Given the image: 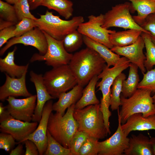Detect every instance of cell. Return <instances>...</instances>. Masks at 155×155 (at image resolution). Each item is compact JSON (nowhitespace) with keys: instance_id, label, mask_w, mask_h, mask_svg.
Here are the masks:
<instances>
[{"instance_id":"6da1fadb","label":"cell","mask_w":155,"mask_h":155,"mask_svg":"<svg viewBox=\"0 0 155 155\" xmlns=\"http://www.w3.org/2000/svg\"><path fill=\"white\" fill-rule=\"evenodd\" d=\"M104 60L95 51L87 47L75 53L68 65L78 84L83 87L106 67Z\"/></svg>"},{"instance_id":"7a4b0ae2","label":"cell","mask_w":155,"mask_h":155,"mask_svg":"<svg viewBox=\"0 0 155 155\" xmlns=\"http://www.w3.org/2000/svg\"><path fill=\"white\" fill-rule=\"evenodd\" d=\"M73 116L78 124V130L98 140L107 136L100 104L89 105L81 109L75 108Z\"/></svg>"},{"instance_id":"3957f363","label":"cell","mask_w":155,"mask_h":155,"mask_svg":"<svg viewBox=\"0 0 155 155\" xmlns=\"http://www.w3.org/2000/svg\"><path fill=\"white\" fill-rule=\"evenodd\" d=\"M130 62L124 57H121L117 64L111 68L106 67L98 75L101 80L97 85L98 90L101 91L102 96L100 103V109L103 115L105 125L107 133L110 134L109 118L112 115L109 109L111 91V87L115 78L119 74L129 67Z\"/></svg>"},{"instance_id":"277c9868","label":"cell","mask_w":155,"mask_h":155,"mask_svg":"<svg viewBox=\"0 0 155 155\" xmlns=\"http://www.w3.org/2000/svg\"><path fill=\"white\" fill-rule=\"evenodd\" d=\"M150 90L137 88L130 97L120 96L121 107L117 111L120 115L121 124L125 123L131 115L141 113L145 117L155 115V103L151 96Z\"/></svg>"},{"instance_id":"5b68a950","label":"cell","mask_w":155,"mask_h":155,"mask_svg":"<svg viewBox=\"0 0 155 155\" xmlns=\"http://www.w3.org/2000/svg\"><path fill=\"white\" fill-rule=\"evenodd\" d=\"M75 104L69 107L65 114L51 112L49 118L47 130L58 142L63 147L69 148L71 140L78 130V124L73 113Z\"/></svg>"},{"instance_id":"8992f818","label":"cell","mask_w":155,"mask_h":155,"mask_svg":"<svg viewBox=\"0 0 155 155\" xmlns=\"http://www.w3.org/2000/svg\"><path fill=\"white\" fill-rule=\"evenodd\" d=\"M40 16V18L35 20L36 27L58 40H63L67 35L77 30L84 21L81 16H74L69 20H63L48 10L44 14Z\"/></svg>"},{"instance_id":"52a82bcc","label":"cell","mask_w":155,"mask_h":155,"mask_svg":"<svg viewBox=\"0 0 155 155\" xmlns=\"http://www.w3.org/2000/svg\"><path fill=\"white\" fill-rule=\"evenodd\" d=\"M43 78L48 92L54 99L78 84L68 64L53 67L44 73Z\"/></svg>"},{"instance_id":"ba28073f","label":"cell","mask_w":155,"mask_h":155,"mask_svg":"<svg viewBox=\"0 0 155 155\" xmlns=\"http://www.w3.org/2000/svg\"><path fill=\"white\" fill-rule=\"evenodd\" d=\"M131 3L126 2L112 7L104 16L102 27L108 29L112 27H120L125 29H134L150 34L134 21L130 14Z\"/></svg>"},{"instance_id":"9c48e42d","label":"cell","mask_w":155,"mask_h":155,"mask_svg":"<svg viewBox=\"0 0 155 155\" xmlns=\"http://www.w3.org/2000/svg\"><path fill=\"white\" fill-rule=\"evenodd\" d=\"M42 31L47 41V51L43 55L37 53L34 54L30 59V62L44 61L47 65L53 67L68 64L73 54L66 50L64 46L63 40L55 39Z\"/></svg>"},{"instance_id":"30bf717a","label":"cell","mask_w":155,"mask_h":155,"mask_svg":"<svg viewBox=\"0 0 155 155\" xmlns=\"http://www.w3.org/2000/svg\"><path fill=\"white\" fill-rule=\"evenodd\" d=\"M37 122H28L16 119L6 109L0 115V130L11 135L18 144L24 142L38 126Z\"/></svg>"},{"instance_id":"8fae6325","label":"cell","mask_w":155,"mask_h":155,"mask_svg":"<svg viewBox=\"0 0 155 155\" xmlns=\"http://www.w3.org/2000/svg\"><path fill=\"white\" fill-rule=\"evenodd\" d=\"M104 16L102 14L98 16H89L88 17V21L81 24L77 30L83 35L111 49L114 46L110 41V34L115 31L106 29L102 27Z\"/></svg>"},{"instance_id":"7c38bea8","label":"cell","mask_w":155,"mask_h":155,"mask_svg":"<svg viewBox=\"0 0 155 155\" xmlns=\"http://www.w3.org/2000/svg\"><path fill=\"white\" fill-rule=\"evenodd\" d=\"M36 99V95L23 99H16L13 96H9L6 99L8 102L5 106L6 110L15 118L31 122L34 113Z\"/></svg>"},{"instance_id":"4fadbf2b","label":"cell","mask_w":155,"mask_h":155,"mask_svg":"<svg viewBox=\"0 0 155 155\" xmlns=\"http://www.w3.org/2000/svg\"><path fill=\"white\" fill-rule=\"evenodd\" d=\"M21 44L26 46H31L36 48L39 54L44 55L47 49V42L44 33L39 28L35 27L20 36L14 37L9 40L0 51L2 55L10 47L14 45Z\"/></svg>"},{"instance_id":"5bb4252c","label":"cell","mask_w":155,"mask_h":155,"mask_svg":"<svg viewBox=\"0 0 155 155\" xmlns=\"http://www.w3.org/2000/svg\"><path fill=\"white\" fill-rule=\"evenodd\" d=\"M118 125L115 132L108 138L99 142L98 155H122L129 146V138L123 132L121 118L117 112Z\"/></svg>"},{"instance_id":"9a60e30c","label":"cell","mask_w":155,"mask_h":155,"mask_svg":"<svg viewBox=\"0 0 155 155\" xmlns=\"http://www.w3.org/2000/svg\"><path fill=\"white\" fill-rule=\"evenodd\" d=\"M53 104L52 100L46 102L42 111L39 124L35 130L26 140H31L36 144L40 155L44 154L47 147L48 124L49 116L53 111Z\"/></svg>"},{"instance_id":"2e32d148","label":"cell","mask_w":155,"mask_h":155,"mask_svg":"<svg viewBox=\"0 0 155 155\" xmlns=\"http://www.w3.org/2000/svg\"><path fill=\"white\" fill-rule=\"evenodd\" d=\"M145 47L144 39L141 35L133 43L124 47L113 46L111 50L118 55L127 58L130 63L136 65L143 74L146 72L144 61L146 57L143 50Z\"/></svg>"},{"instance_id":"e0dca14e","label":"cell","mask_w":155,"mask_h":155,"mask_svg":"<svg viewBox=\"0 0 155 155\" xmlns=\"http://www.w3.org/2000/svg\"><path fill=\"white\" fill-rule=\"evenodd\" d=\"M27 71L19 78H13L5 73L6 80L0 87V100L4 101L10 96L28 97L32 95L28 91L26 84Z\"/></svg>"},{"instance_id":"ac0fdd59","label":"cell","mask_w":155,"mask_h":155,"mask_svg":"<svg viewBox=\"0 0 155 155\" xmlns=\"http://www.w3.org/2000/svg\"><path fill=\"white\" fill-rule=\"evenodd\" d=\"M30 75V80L34 85L37 96V103L32 121L39 123L45 103L48 100L54 98L48 92L44 83L43 75L42 74H37L31 71Z\"/></svg>"},{"instance_id":"d6986e66","label":"cell","mask_w":155,"mask_h":155,"mask_svg":"<svg viewBox=\"0 0 155 155\" xmlns=\"http://www.w3.org/2000/svg\"><path fill=\"white\" fill-rule=\"evenodd\" d=\"M122 129L127 136L133 131L155 130V115L145 117L141 113L131 115L126 122L121 124Z\"/></svg>"},{"instance_id":"ffe728a7","label":"cell","mask_w":155,"mask_h":155,"mask_svg":"<svg viewBox=\"0 0 155 155\" xmlns=\"http://www.w3.org/2000/svg\"><path fill=\"white\" fill-rule=\"evenodd\" d=\"M83 89V86L77 84L69 92L61 94L58 101L53 104V111L63 115L66 110L80 99Z\"/></svg>"},{"instance_id":"44dd1931","label":"cell","mask_w":155,"mask_h":155,"mask_svg":"<svg viewBox=\"0 0 155 155\" xmlns=\"http://www.w3.org/2000/svg\"><path fill=\"white\" fill-rule=\"evenodd\" d=\"M125 155H153L150 138L142 133L132 134L129 138V146Z\"/></svg>"},{"instance_id":"7402d4cb","label":"cell","mask_w":155,"mask_h":155,"mask_svg":"<svg viewBox=\"0 0 155 155\" xmlns=\"http://www.w3.org/2000/svg\"><path fill=\"white\" fill-rule=\"evenodd\" d=\"M84 43L87 47L96 52L105 61L107 66L115 65L120 59V56L112 51L104 44L83 35Z\"/></svg>"},{"instance_id":"603a6c76","label":"cell","mask_w":155,"mask_h":155,"mask_svg":"<svg viewBox=\"0 0 155 155\" xmlns=\"http://www.w3.org/2000/svg\"><path fill=\"white\" fill-rule=\"evenodd\" d=\"M17 49V47H15L13 51L9 52L4 58H0V70L11 77L19 78L28 70L29 63L22 66L16 64L14 62V55Z\"/></svg>"},{"instance_id":"cb8c5ba5","label":"cell","mask_w":155,"mask_h":155,"mask_svg":"<svg viewBox=\"0 0 155 155\" xmlns=\"http://www.w3.org/2000/svg\"><path fill=\"white\" fill-rule=\"evenodd\" d=\"M142 32L134 29H129L121 31H115L110 34L109 40L114 46H125L134 43Z\"/></svg>"},{"instance_id":"d4e9b609","label":"cell","mask_w":155,"mask_h":155,"mask_svg":"<svg viewBox=\"0 0 155 155\" xmlns=\"http://www.w3.org/2000/svg\"><path fill=\"white\" fill-rule=\"evenodd\" d=\"M131 2V9L137 12L133 16L135 22L140 26L146 18L155 12V0H125Z\"/></svg>"},{"instance_id":"484cf974","label":"cell","mask_w":155,"mask_h":155,"mask_svg":"<svg viewBox=\"0 0 155 155\" xmlns=\"http://www.w3.org/2000/svg\"><path fill=\"white\" fill-rule=\"evenodd\" d=\"M99 79L98 75H96L90 80L83 89L81 97L75 104V109H81L89 105L100 103L95 92L96 86Z\"/></svg>"},{"instance_id":"4316f807","label":"cell","mask_w":155,"mask_h":155,"mask_svg":"<svg viewBox=\"0 0 155 155\" xmlns=\"http://www.w3.org/2000/svg\"><path fill=\"white\" fill-rule=\"evenodd\" d=\"M40 6L55 11L67 20L73 15V3L69 0H42L40 3Z\"/></svg>"},{"instance_id":"83f0119b","label":"cell","mask_w":155,"mask_h":155,"mask_svg":"<svg viewBox=\"0 0 155 155\" xmlns=\"http://www.w3.org/2000/svg\"><path fill=\"white\" fill-rule=\"evenodd\" d=\"M129 67V75L127 79L123 82L121 92L122 95L126 98L130 97L136 91L140 80L138 67L130 63Z\"/></svg>"},{"instance_id":"f1b7e54d","label":"cell","mask_w":155,"mask_h":155,"mask_svg":"<svg viewBox=\"0 0 155 155\" xmlns=\"http://www.w3.org/2000/svg\"><path fill=\"white\" fill-rule=\"evenodd\" d=\"M126 78L125 74L121 72L117 76L113 82L111 89L110 101V108L112 111L117 110L121 105L120 94L122 92L123 83Z\"/></svg>"},{"instance_id":"f546056e","label":"cell","mask_w":155,"mask_h":155,"mask_svg":"<svg viewBox=\"0 0 155 155\" xmlns=\"http://www.w3.org/2000/svg\"><path fill=\"white\" fill-rule=\"evenodd\" d=\"M145 43L146 52L144 65L147 71L150 70L155 65V45L151 40L150 34L142 32L141 34Z\"/></svg>"},{"instance_id":"4dcf8cb0","label":"cell","mask_w":155,"mask_h":155,"mask_svg":"<svg viewBox=\"0 0 155 155\" xmlns=\"http://www.w3.org/2000/svg\"><path fill=\"white\" fill-rule=\"evenodd\" d=\"M63 40L65 49L71 53L81 47L84 42L83 35L77 30L67 35Z\"/></svg>"},{"instance_id":"1f68e13d","label":"cell","mask_w":155,"mask_h":155,"mask_svg":"<svg viewBox=\"0 0 155 155\" xmlns=\"http://www.w3.org/2000/svg\"><path fill=\"white\" fill-rule=\"evenodd\" d=\"M47 146L44 155H71L69 149L66 148L56 141L48 130L47 132Z\"/></svg>"},{"instance_id":"d6a6232c","label":"cell","mask_w":155,"mask_h":155,"mask_svg":"<svg viewBox=\"0 0 155 155\" xmlns=\"http://www.w3.org/2000/svg\"><path fill=\"white\" fill-rule=\"evenodd\" d=\"M10 4L0 0V18L16 25L19 21L13 5Z\"/></svg>"},{"instance_id":"836d02e7","label":"cell","mask_w":155,"mask_h":155,"mask_svg":"<svg viewBox=\"0 0 155 155\" xmlns=\"http://www.w3.org/2000/svg\"><path fill=\"white\" fill-rule=\"evenodd\" d=\"M98 139L89 136L84 142L80 149L78 155H97L99 151Z\"/></svg>"},{"instance_id":"e575fe53","label":"cell","mask_w":155,"mask_h":155,"mask_svg":"<svg viewBox=\"0 0 155 155\" xmlns=\"http://www.w3.org/2000/svg\"><path fill=\"white\" fill-rule=\"evenodd\" d=\"M13 6L20 21L24 18L36 20L37 18L31 13L28 0H19Z\"/></svg>"},{"instance_id":"d590c367","label":"cell","mask_w":155,"mask_h":155,"mask_svg":"<svg viewBox=\"0 0 155 155\" xmlns=\"http://www.w3.org/2000/svg\"><path fill=\"white\" fill-rule=\"evenodd\" d=\"M83 131L78 130L73 136L70 142L69 149L71 155H78V152L82 146L89 137Z\"/></svg>"},{"instance_id":"8d00e7d4","label":"cell","mask_w":155,"mask_h":155,"mask_svg":"<svg viewBox=\"0 0 155 155\" xmlns=\"http://www.w3.org/2000/svg\"><path fill=\"white\" fill-rule=\"evenodd\" d=\"M143 74V79L139 83L137 88L148 89L152 93H155V67Z\"/></svg>"},{"instance_id":"74e56055","label":"cell","mask_w":155,"mask_h":155,"mask_svg":"<svg viewBox=\"0 0 155 155\" xmlns=\"http://www.w3.org/2000/svg\"><path fill=\"white\" fill-rule=\"evenodd\" d=\"M15 26L14 33L16 37L20 36L37 27L35 20L26 18H22Z\"/></svg>"},{"instance_id":"f35d334b","label":"cell","mask_w":155,"mask_h":155,"mask_svg":"<svg viewBox=\"0 0 155 155\" xmlns=\"http://www.w3.org/2000/svg\"><path fill=\"white\" fill-rule=\"evenodd\" d=\"M16 144L15 140L10 134L1 132L0 133V148L9 152Z\"/></svg>"},{"instance_id":"ab89813d","label":"cell","mask_w":155,"mask_h":155,"mask_svg":"<svg viewBox=\"0 0 155 155\" xmlns=\"http://www.w3.org/2000/svg\"><path fill=\"white\" fill-rule=\"evenodd\" d=\"M16 28L15 25L11 26L4 28L0 31V47L5 43L9 40L15 37L14 30Z\"/></svg>"},{"instance_id":"60d3db41","label":"cell","mask_w":155,"mask_h":155,"mask_svg":"<svg viewBox=\"0 0 155 155\" xmlns=\"http://www.w3.org/2000/svg\"><path fill=\"white\" fill-rule=\"evenodd\" d=\"M140 26L150 34L155 36V12L148 15Z\"/></svg>"},{"instance_id":"b9f144b4","label":"cell","mask_w":155,"mask_h":155,"mask_svg":"<svg viewBox=\"0 0 155 155\" xmlns=\"http://www.w3.org/2000/svg\"><path fill=\"white\" fill-rule=\"evenodd\" d=\"M26 151L25 155H38L39 152L38 147L36 144L32 141L26 140L24 141Z\"/></svg>"},{"instance_id":"7bdbcfd3","label":"cell","mask_w":155,"mask_h":155,"mask_svg":"<svg viewBox=\"0 0 155 155\" xmlns=\"http://www.w3.org/2000/svg\"><path fill=\"white\" fill-rule=\"evenodd\" d=\"M17 146L12 149L9 153L10 155H20L23 152V145L21 143H19Z\"/></svg>"},{"instance_id":"ee69618b","label":"cell","mask_w":155,"mask_h":155,"mask_svg":"<svg viewBox=\"0 0 155 155\" xmlns=\"http://www.w3.org/2000/svg\"><path fill=\"white\" fill-rule=\"evenodd\" d=\"M15 25L16 24L4 20L0 18V30L4 28Z\"/></svg>"},{"instance_id":"f6af8a7d","label":"cell","mask_w":155,"mask_h":155,"mask_svg":"<svg viewBox=\"0 0 155 155\" xmlns=\"http://www.w3.org/2000/svg\"><path fill=\"white\" fill-rule=\"evenodd\" d=\"M42 0H28L30 9L33 10L39 6V4Z\"/></svg>"},{"instance_id":"bcb514c9","label":"cell","mask_w":155,"mask_h":155,"mask_svg":"<svg viewBox=\"0 0 155 155\" xmlns=\"http://www.w3.org/2000/svg\"><path fill=\"white\" fill-rule=\"evenodd\" d=\"M150 142L153 155H155V137H151L150 138Z\"/></svg>"},{"instance_id":"7dc6e473","label":"cell","mask_w":155,"mask_h":155,"mask_svg":"<svg viewBox=\"0 0 155 155\" xmlns=\"http://www.w3.org/2000/svg\"><path fill=\"white\" fill-rule=\"evenodd\" d=\"M6 109V106H4L2 103L1 102L0 103V115L2 114Z\"/></svg>"},{"instance_id":"c3c4849f","label":"cell","mask_w":155,"mask_h":155,"mask_svg":"<svg viewBox=\"0 0 155 155\" xmlns=\"http://www.w3.org/2000/svg\"><path fill=\"white\" fill-rule=\"evenodd\" d=\"M5 1L7 3L10 4H14L19 0H3Z\"/></svg>"},{"instance_id":"681fc988","label":"cell","mask_w":155,"mask_h":155,"mask_svg":"<svg viewBox=\"0 0 155 155\" xmlns=\"http://www.w3.org/2000/svg\"><path fill=\"white\" fill-rule=\"evenodd\" d=\"M150 35L151 39L153 43L155 45V36H154L151 34H150Z\"/></svg>"},{"instance_id":"f907efd6","label":"cell","mask_w":155,"mask_h":155,"mask_svg":"<svg viewBox=\"0 0 155 155\" xmlns=\"http://www.w3.org/2000/svg\"><path fill=\"white\" fill-rule=\"evenodd\" d=\"M152 98L153 100V101L154 103H155V93L154 94V95L153 96Z\"/></svg>"},{"instance_id":"816d5d0a","label":"cell","mask_w":155,"mask_h":155,"mask_svg":"<svg viewBox=\"0 0 155 155\" xmlns=\"http://www.w3.org/2000/svg\"></svg>"}]
</instances>
